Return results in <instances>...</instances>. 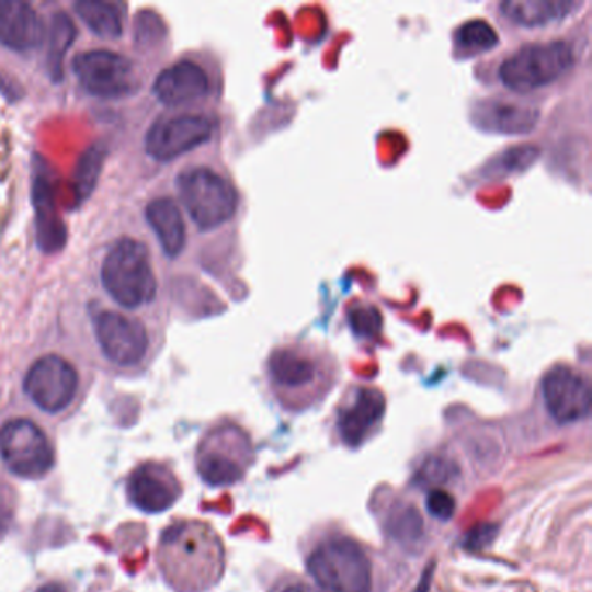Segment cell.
<instances>
[{
  "instance_id": "6da1fadb",
  "label": "cell",
  "mask_w": 592,
  "mask_h": 592,
  "mask_svg": "<svg viewBox=\"0 0 592 592\" xmlns=\"http://www.w3.org/2000/svg\"><path fill=\"white\" fill-rule=\"evenodd\" d=\"M579 32L567 29L517 41L481 67L485 82L514 98H535L563 84L579 67Z\"/></svg>"
},
{
  "instance_id": "7a4b0ae2",
  "label": "cell",
  "mask_w": 592,
  "mask_h": 592,
  "mask_svg": "<svg viewBox=\"0 0 592 592\" xmlns=\"http://www.w3.org/2000/svg\"><path fill=\"white\" fill-rule=\"evenodd\" d=\"M339 365L320 342L294 339L273 348L266 377L276 400L288 410H305L323 400L334 388Z\"/></svg>"
},
{
  "instance_id": "3957f363",
  "label": "cell",
  "mask_w": 592,
  "mask_h": 592,
  "mask_svg": "<svg viewBox=\"0 0 592 592\" xmlns=\"http://www.w3.org/2000/svg\"><path fill=\"white\" fill-rule=\"evenodd\" d=\"M157 561L174 591H209L225 571V547L207 523H175L160 538Z\"/></svg>"
},
{
  "instance_id": "277c9868",
  "label": "cell",
  "mask_w": 592,
  "mask_h": 592,
  "mask_svg": "<svg viewBox=\"0 0 592 592\" xmlns=\"http://www.w3.org/2000/svg\"><path fill=\"white\" fill-rule=\"evenodd\" d=\"M178 192L184 209L202 231H213L231 221L240 204L234 181L205 166L181 172Z\"/></svg>"
},
{
  "instance_id": "5b68a950",
  "label": "cell",
  "mask_w": 592,
  "mask_h": 592,
  "mask_svg": "<svg viewBox=\"0 0 592 592\" xmlns=\"http://www.w3.org/2000/svg\"><path fill=\"white\" fill-rule=\"evenodd\" d=\"M101 280L106 293L127 309L148 305L157 296V280L147 246L133 238L115 243L103 261Z\"/></svg>"
},
{
  "instance_id": "8992f818",
  "label": "cell",
  "mask_w": 592,
  "mask_h": 592,
  "mask_svg": "<svg viewBox=\"0 0 592 592\" xmlns=\"http://www.w3.org/2000/svg\"><path fill=\"white\" fill-rule=\"evenodd\" d=\"M580 8L584 4L576 0H504L488 5L497 26L516 43L567 30Z\"/></svg>"
},
{
  "instance_id": "52a82bcc",
  "label": "cell",
  "mask_w": 592,
  "mask_h": 592,
  "mask_svg": "<svg viewBox=\"0 0 592 592\" xmlns=\"http://www.w3.org/2000/svg\"><path fill=\"white\" fill-rule=\"evenodd\" d=\"M308 570L327 592H371V561L350 538L320 544L309 556Z\"/></svg>"
},
{
  "instance_id": "ba28073f",
  "label": "cell",
  "mask_w": 592,
  "mask_h": 592,
  "mask_svg": "<svg viewBox=\"0 0 592 592\" xmlns=\"http://www.w3.org/2000/svg\"><path fill=\"white\" fill-rule=\"evenodd\" d=\"M251 463V440L234 424L210 431L196 454L198 475L213 487H228L242 480Z\"/></svg>"
},
{
  "instance_id": "9c48e42d",
  "label": "cell",
  "mask_w": 592,
  "mask_h": 592,
  "mask_svg": "<svg viewBox=\"0 0 592 592\" xmlns=\"http://www.w3.org/2000/svg\"><path fill=\"white\" fill-rule=\"evenodd\" d=\"M0 457L9 471L26 480L43 478L55 466V451L46 434L26 419L0 428Z\"/></svg>"
},
{
  "instance_id": "30bf717a",
  "label": "cell",
  "mask_w": 592,
  "mask_h": 592,
  "mask_svg": "<svg viewBox=\"0 0 592 592\" xmlns=\"http://www.w3.org/2000/svg\"><path fill=\"white\" fill-rule=\"evenodd\" d=\"M80 84L92 96L117 100L138 91L139 79L130 59L105 49L80 53L73 59Z\"/></svg>"
},
{
  "instance_id": "8fae6325",
  "label": "cell",
  "mask_w": 592,
  "mask_h": 592,
  "mask_svg": "<svg viewBox=\"0 0 592 592\" xmlns=\"http://www.w3.org/2000/svg\"><path fill=\"white\" fill-rule=\"evenodd\" d=\"M214 129H216L214 122L205 115L196 113L175 115L155 122L148 130L145 147L151 159L169 162L210 141Z\"/></svg>"
},
{
  "instance_id": "7c38bea8",
  "label": "cell",
  "mask_w": 592,
  "mask_h": 592,
  "mask_svg": "<svg viewBox=\"0 0 592 592\" xmlns=\"http://www.w3.org/2000/svg\"><path fill=\"white\" fill-rule=\"evenodd\" d=\"M79 388V376L61 356L47 355L30 367L25 377V392L44 412L56 413L67 409Z\"/></svg>"
},
{
  "instance_id": "4fadbf2b",
  "label": "cell",
  "mask_w": 592,
  "mask_h": 592,
  "mask_svg": "<svg viewBox=\"0 0 592 592\" xmlns=\"http://www.w3.org/2000/svg\"><path fill=\"white\" fill-rule=\"evenodd\" d=\"M547 412L558 424H571L588 418L591 410V384L570 365H556L543 379Z\"/></svg>"
},
{
  "instance_id": "5bb4252c",
  "label": "cell",
  "mask_w": 592,
  "mask_h": 592,
  "mask_svg": "<svg viewBox=\"0 0 592 592\" xmlns=\"http://www.w3.org/2000/svg\"><path fill=\"white\" fill-rule=\"evenodd\" d=\"M94 332L103 355L115 365L133 367L147 355L148 334L141 321L103 311L94 320Z\"/></svg>"
},
{
  "instance_id": "9a60e30c",
  "label": "cell",
  "mask_w": 592,
  "mask_h": 592,
  "mask_svg": "<svg viewBox=\"0 0 592 592\" xmlns=\"http://www.w3.org/2000/svg\"><path fill=\"white\" fill-rule=\"evenodd\" d=\"M180 496V481L174 473L162 464H143L130 473L127 480L130 504L141 509L143 513H163L178 502Z\"/></svg>"
},
{
  "instance_id": "2e32d148",
  "label": "cell",
  "mask_w": 592,
  "mask_h": 592,
  "mask_svg": "<svg viewBox=\"0 0 592 592\" xmlns=\"http://www.w3.org/2000/svg\"><path fill=\"white\" fill-rule=\"evenodd\" d=\"M386 410V398L372 386L351 389L350 398L338 413V431L348 446L362 445L379 428Z\"/></svg>"
},
{
  "instance_id": "e0dca14e",
  "label": "cell",
  "mask_w": 592,
  "mask_h": 592,
  "mask_svg": "<svg viewBox=\"0 0 592 592\" xmlns=\"http://www.w3.org/2000/svg\"><path fill=\"white\" fill-rule=\"evenodd\" d=\"M153 92L163 105H189L209 96L210 77L201 65L183 59L157 77Z\"/></svg>"
},
{
  "instance_id": "ac0fdd59",
  "label": "cell",
  "mask_w": 592,
  "mask_h": 592,
  "mask_svg": "<svg viewBox=\"0 0 592 592\" xmlns=\"http://www.w3.org/2000/svg\"><path fill=\"white\" fill-rule=\"evenodd\" d=\"M44 38L43 20L22 0H0V44L13 50L35 49Z\"/></svg>"
},
{
  "instance_id": "d6986e66",
  "label": "cell",
  "mask_w": 592,
  "mask_h": 592,
  "mask_svg": "<svg viewBox=\"0 0 592 592\" xmlns=\"http://www.w3.org/2000/svg\"><path fill=\"white\" fill-rule=\"evenodd\" d=\"M147 219L166 255L178 258L186 246V226L180 207L171 198H157L147 207Z\"/></svg>"
},
{
  "instance_id": "ffe728a7",
  "label": "cell",
  "mask_w": 592,
  "mask_h": 592,
  "mask_svg": "<svg viewBox=\"0 0 592 592\" xmlns=\"http://www.w3.org/2000/svg\"><path fill=\"white\" fill-rule=\"evenodd\" d=\"M34 202L37 213L38 246L46 252L59 251L67 240V231L56 213L53 190L46 174L35 178Z\"/></svg>"
},
{
  "instance_id": "44dd1931",
  "label": "cell",
  "mask_w": 592,
  "mask_h": 592,
  "mask_svg": "<svg viewBox=\"0 0 592 592\" xmlns=\"http://www.w3.org/2000/svg\"><path fill=\"white\" fill-rule=\"evenodd\" d=\"M501 43L497 30L485 20H469L463 25L455 26L452 32V46L455 56H481L496 49Z\"/></svg>"
},
{
  "instance_id": "7402d4cb",
  "label": "cell",
  "mask_w": 592,
  "mask_h": 592,
  "mask_svg": "<svg viewBox=\"0 0 592 592\" xmlns=\"http://www.w3.org/2000/svg\"><path fill=\"white\" fill-rule=\"evenodd\" d=\"M80 20L89 26L92 34L103 38H118L122 35V16L117 5L103 0H80L76 4Z\"/></svg>"
},
{
  "instance_id": "603a6c76",
  "label": "cell",
  "mask_w": 592,
  "mask_h": 592,
  "mask_svg": "<svg viewBox=\"0 0 592 592\" xmlns=\"http://www.w3.org/2000/svg\"><path fill=\"white\" fill-rule=\"evenodd\" d=\"M76 25L68 14L58 13L53 18L49 32V47H47V70L53 80L64 77V59L76 38Z\"/></svg>"
},
{
  "instance_id": "cb8c5ba5",
  "label": "cell",
  "mask_w": 592,
  "mask_h": 592,
  "mask_svg": "<svg viewBox=\"0 0 592 592\" xmlns=\"http://www.w3.org/2000/svg\"><path fill=\"white\" fill-rule=\"evenodd\" d=\"M103 150L100 147L91 148L88 153L80 160L79 169H77V195L80 201L89 196V193L96 186L98 178H100L101 166H103Z\"/></svg>"
},
{
  "instance_id": "d4e9b609",
  "label": "cell",
  "mask_w": 592,
  "mask_h": 592,
  "mask_svg": "<svg viewBox=\"0 0 592 592\" xmlns=\"http://www.w3.org/2000/svg\"><path fill=\"white\" fill-rule=\"evenodd\" d=\"M388 528L400 543H413L422 537V520L413 508L395 511L389 517Z\"/></svg>"
},
{
  "instance_id": "484cf974",
  "label": "cell",
  "mask_w": 592,
  "mask_h": 592,
  "mask_svg": "<svg viewBox=\"0 0 592 592\" xmlns=\"http://www.w3.org/2000/svg\"><path fill=\"white\" fill-rule=\"evenodd\" d=\"M348 318H350L351 329L360 338H372L379 334L383 329V317L376 306L358 303L356 306H351Z\"/></svg>"
},
{
  "instance_id": "4316f807",
  "label": "cell",
  "mask_w": 592,
  "mask_h": 592,
  "mask_svg": "<svg viewBox=\"0 0 592 592\" xmlns=\"http://www.w3.org/2000/svg\"><path fill=\"white\" fill-rule=\"evenodd\" d=\"M454 471L455 467L451 460L443 459V457H431L422 464L421 471L415 476V481L421 487H430L433 490L439 485L448 483Z\"/></svg>"
},
{
  "instance_id": "83f0119b",
  "label": "cell",
  "mask_w": 592,
  "mask_h": 592,
  "mask_svg": "<svg viewBox=\"0 0 592 592\" xmlns=\"http://www.w3.org/2000/svg\"><path fill=\"white\" fill-rule=\"evenodd\" d=\"M428 511H430L431 516L439 517V520H451L455 513V501L454 497L451 493L445 492V490H440V488H433L430 496H428Z\"/></svg>"
},
{
  "instance_id": "f1b7e54d",
  "label": "cell",
  "mask_w": 592,
  "mask_h": 592,
  "mask_svg": "<svg viewBox=\"0 0 592 592\" xmlns=\"http://www.w3.org/2000/svg\"><path fill=\"white\" fill-rule=\"evenodd\" d=\"M497 535V526L490 525V523H483L473 528L469 534H466L464 538V546L469 550H481L485 547L492 544L493 538Z\"/></svg>"
},
{
  "instance_id": "f546056e",
  "label": "cell",
  "mask_w": 592,
  "mask_h": 592,
  "mask_svg": "<svg viewBox=\"0 0 592 592\" xmlns=\"http://www.w3.org/2000/svg\"><path fill=\"white\" fill-rule=\"evenodd\" d=\"M284 592H321L318 589L311 588L308 584H294L291 588L285 589Z\"/></svg>"
},
{
  "instance_id": "4dcf8cb0",
  "label": "cell",
  "mask_w": 592,
  "mask_h": 592,
  "mask_svg": "<svg viewBox=\"0 0 592 592\" xmlns=\"http://www.w3.org/2000/svg\"><path fill=\"white\" fill-rule=\"evenodd\" d=\"M9 520V513L5 511L4 502L0 501V530H2V525L4 523H8Z\"/></svg>"
},
{
  "instance_id": "1f68e13d",
  "label": "cell",
  "mask_w": 592,
  "mask_h": 592,
  "mask_svg": "<svg viewBox=\"0 0 592 592\" xmlns=\"http://www.w3.org/2000/svg\"><path fill=\"white\" fill-rule=\"evenodd\" d=\"M38 592H64V588H61V585H58V584H47V585H44V588L41 589V591Z\"/></svg>"
}]
</instances>
